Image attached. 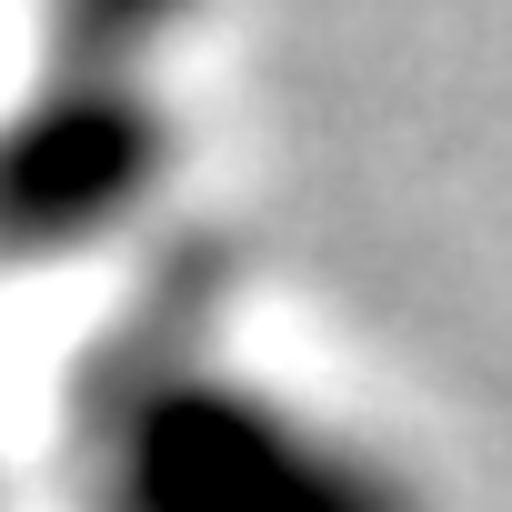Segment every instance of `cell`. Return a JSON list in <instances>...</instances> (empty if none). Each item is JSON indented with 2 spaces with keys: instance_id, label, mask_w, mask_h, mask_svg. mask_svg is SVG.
<instances>
[{
  "instance_id": "obj_1",
  "label": "cell",
  "mask_w": 512,
  "mask_h": 512,
  "mask_svg": "<svg viewBox=\"0 0 512 512\" xmlns=\"http://www.w3.org/2000/svg\"><path fill=\"white\" fill-rule=\"evenodd\" d=\"M161 171V131L131 91H81L41 101L0 141V231H21V251H61L71 231L121 221Z\"/></svg>"
}]
</instances>
